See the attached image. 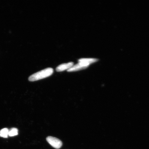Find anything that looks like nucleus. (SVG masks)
Returning a JSON list of instances; mask_svg holds the SVG:
<instances>
[{
  "mask_svg": "<svg viewBox=\"0 0 149 149\" xmlns=\"http://www.w3.org/2000/svg\"><path fill=\"white\" fill-rule=\"evenodd\" d=\"M54 70L51 68H48L32 74L29 78L30 81H34L45 79L51 76L53 74Z\"/></svg>",
  "mask_w": 149,
  "mask_h": 149,
  "instance_id": "obj_1",
  "label": "nucleus"
},
{
  "mask_svg": "<svg viewBox=\"0 0 149 149\" xmlns=\"http://www.w3.org/2000/svg\"><path fill=\"white\" fill-rule=\"evenodd\" d=\"M79 63L73 65L71 68L67 70V71L73 72L84 70L88 68L89 65H91L90 63L87 62L84 58L79 59Z\"/></svg>",
  "mask_w": 149,
  "mask_h": 149,
  "instance_id": "obj_2",
  "label": "nucleus"
},
{
  "mask_svg": "<svg viewBox=\"0 0 149 149\" xmlns=\"http://www.w3.org/2000/svg\"><path fill=\"white\" fill-rule=\"evenodd\" d=\"M46 140L50 145L56 149L60 148L63 145L62 141L57 138L49 136L47 137Z\"/></svg>",
  "mask_w": 149,
  "mask_h": 149,
  "instance_id": "obj_3",
  "label": "nucleus"
},
{
  "mask_svg": "<svg viewBox=\"0 0 149 149\" xmlns=\"http://www.w3.org/2000/svg\"><path fill=\"white\" fill-rule=\"evenodd\" d=\"M73 65L74 63L72 62L61 64L57 67L56 70L57 72H61L65 70H68L71 68Z\"/></svg>",
  "mask_w": 149,
  "mask_h": 149,
  "instance_id": "obj_4",
  "label": "nucleus"
},
{
  "mask_svg": "<svg viewBox=\"0 0 149 149\" xmlns=\"http://www.w3.org/2000/svg\"><path fill=\"white\" fill-rule=\"evenodd\" d=\"M9 130L7 128H4L0 130V137L6 138L8 136Z\"/></svg>",
  "mask_w": 149,
  "mask_h": 149,
  "instance_id": "obj_5",
  "label": "nucleus"
},
{
  "mask_svg": "<svg viewBox=\"0 0 149 149\" xmlns=\"http://www.w3.org/2000/svg\"><path fill=\"white\" fill-rule=\"evenodd\" d=\"M18 134V130L16 128H13L9 131L8 136L10 137L14 136Z\"/></svg>",
  "mask_w": 149,
  "mask_h": 149,
  "instance_id": "obj_6",
  "label": "nucleus"
}]
</instances>
